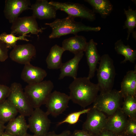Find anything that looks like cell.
<instances>
[{
    "instance_id": "obj_1",
    "label": "cell",
    "mask_w": 136,
    "mask_h": 136,
    "mask_svg": "<svg viewBox=\"0 0 136 136\" xmlns=\"http://www.w3.org/2000/svg\"><path fill=\"white\" fill-rule=\"evenodd\" d=\"M69 96L73 103L85 108L95 101L99 90L87 77L76 78L70 84Z\"/></svg>"
},
{
    "instance_id": "obj_2",
    "label": "cell",
    "mask_w": 136,
    "mask_h": 136,
    "mask_svg": "<svg viewBox=\"0 0 136 136\" xmlns=\"http://www.w3.org/2000/svg\"><path fill=\"white\" fill-rule=\"evenodd\" d=\"M75 18L70 16L62 19H57L50 23H45V25L50 26L52 28L51 33L49 38L50 39L58 38L61 36L72 34L77 35L81 31H100L99 26L93 27L87 26L81 22L75 20Z\"/></svg>"
},
{
    "instance_id": "obj_3",
    "label": "cell",
    "mask_w": 136,
    "mask_h": 136,
    "mask_svg": "<svg viewBox=\"0 0 136 136\" xmlns=\"http://www.w3.org/2000/svg\"><path fill=\"white\" fill-rule=\"evenodd\" d=\"M97 71L98 85L100 93H104L112 89L116 75L113 61L109 54L100 57Z\"/></svg>"
},
{
    "instance_id": "obj_4",
    "label": "cell",
    "mask_w": 136,
    "mask_h": 136,
    "mask_svg": "<svg viewBox=\"0 0 136 136\" xmlns=\"http://www.w3.org/2000/svg\"><path fill=\"white\" fill-rule=\"evenodd\" d=\"M54 87L50 80H44L34 84H28L24 93L30 104L35 109L45 105Z\"/></svg>"
},
{
    "instance_id": "obj_5",
    "label": "cell",
    "mask_w": 136,
    "mask_h": 136,
    "mask_svg": "<svg viewBox=\"0 0 136 136\" xmlns=\"http://www.w3.org/2000/svg\"><path fill=\"white\" fill-rule=\"evenodd\" d=\"M123 99L120 90L112 89L98 95L92 107L110 116L121 107Z\"/></svg>"
},
{
    "instance_id": "obj_6",
    "label": "cell",
    "mask_w": 136,
    "mask_h": 136,
    "mask_svg": "<svg viewBox=\"0 0 136 136\" xmlns=\"http://www.w3.org/2000/svg\"><path fill=\"white\" fill-rule=\"evenodd\" d=\"M10 91L7 99L13 105L20 115L29 117L34 109L28 101L19 83L14 82L10 87Z\"/></svg>"
},
{
    "instance_id": "obj_7",
    "label": "cell",
    "mask_w": 136,
    "mask_h": 136,
    "mask_svg": "<svg viewBox=\"0 0 136 136\" xmlns=\"http://www.w3.org/2000/svg\"><path fill=\"white\" fill-rule=\"evenodd\" d=\"M49 3L54 6L57 10L63 11L68 16L74 18H80L86 19L90 21L96 19L95 14L92 10L84 5L78 3L69 2H60L51 1Z\"/></svg>"
},
{
    "instance_id": "obj_8",
    "label": "cell",
    "mask_w": 136,
    "mask_h": 136,
    "mask_svg": "<svg viewBox=\"0 0 136 136\" xmlns=\"http://www.w3.org/2000/svg\"><path fill=\"white\" fill-rule=\"evenodd\" d=\"M48 115L40 108L34 109L28 119V129L35 136H45L49 132L51 122Z\"/></svg>"
},
{
    "instance_id": "obj_9",
    "label": "cell",
    "mask_w": 136,
    "mask_h": 136,
    "mask_svg": "<svg viewBox=\"0 0 136 136\" xmlns=\"http://www.w3.org/2000/svg\"><path fill=\"white\" fill-rule=\"evenodd\" d=\"M87 114L82 130L91 136H96L105 128L108 116L92 107Z\"/></svg>"
},
{
    "instance_id": "obj_10",
    "label": "cell",
    "mask_w": 136,
    "mask_h": 136,
    "mask_svg": "<svg viewBox=\"0 0 136 136\" xmlns=\"http://www.w3.org/2000/svg\"><path fill=\"white\" fill-rule=\"evenodd\" d=\"M36 19L32 15L19 17L12 23L11 33L22 36L30 33L39 37L46 28L39 27Z\"/></svg>"
},
{
    "instance_id": "obj_11",
    "label": "cell",
    "mask_w": 136,
    "mask_h": 136,
    "mask_svg": "<svg viewBox=\"0 0 136 136\" xmlns=\"http://www.w3.org/2000/svg\"><path fill=\"white\" fill-rule=\"evenodd\" d=\"M70 100L69 95L64 93L56 90L52 92L45 104L47 108L46 113L54 117L59 115L68 107Z\"/></svg>"
},
{
    "instance_id": "obj_12",
    "label": "cell",
    "mask_w": 136,
    "mask_h": 136,
    "mask_svg": "<svg viewBox=\"0 0 136 136\" xmlns=\"http://www.w3.org/2000/svg\"><path fill=\"white\" fill-rule=\"evenodd\" d=\"M36 53L35 47L31 44L28 43L16 45L10 52L9 56L12 61L24 65L30 63Z\"/></svg>"
},
{
    "instance_id": "obj_13",
    "label": "cell",
    "mask_w": 136,
    "mask_h": 136,
    "mask_svg": "<svg viewBox=\"0 0 136 136\" xmlns=\"http://www.w3.org/2000/svg\"><path fill=\"white\" fill-rule=\"evenodd\" d=\"M29 0H6L4 13L5 17L12 23L24 11L30 9Z\"/></svg>"
},
{
    "instance_id": "obj_14",
    "label": "cell",
    "mask_w": 136,
    "mask_h": 136,
    "mask_svg": "<svg viewBox=\"0 0 136 136\" xmlns=\"http://www.w3.org/2000/svg\"><path fill=\"white\" fill-rule=\"evenodd\" d=\"M30 9L32 16L40 20L55 18L57 10L55 7L47 0H37L31 5Z\"/></svg>"
},
{
    "instance_id": "obj_15",
    "label": "cell",
    "mask_w": 136,
    "mask_h": 136,
    "mask_svg": "<svg viewBox=\"0 0 136 136\" xmlns=\"http://www.w3.org/2000/svg\"><path fill=\"white\" fill-rule=\"evenodd\" d=\"M47 75V72L45 70L34 66L30 63L24 65L21 78L28 84H30L42 81Z\"/></svg>"
},
{
    "instance_id": "obj_16",
    "label": "cell",
    "mask_w": 136,
    "mask_h": 136,
    "mask_svg": "<svg viewBox=\"0 0 136 136\" xmlns=\"http://www.w3.org/2000/svg\"><path fill=\"white\" fill-rule=\"evenodd\" d=\"M97 43L93 39L87 42L85 51L89 71L87 77L90 79L94 76L97 68V64L99 63L100 56L98 53L97 46Z\"/></svg>"
},
{
    "instance_id": "obj_17",
    "label": "cell",
    "mask_w": 136,
    "mask_h": 136,
    "mask_svg": "<svg viewBox=\"0 0 136 136\" xmlns=\"http://www.w3.org/2000/svg\"><path fill=\"white\" fill-rule=\"evenodd\" d=\"M128 118L121 107L112 115L108 116L105 129L115 134L122 132Z\"/></svg>"
},
{
    "instance_id": "obj_18",
    "label": "cell",
    "mask_w": 136,
    "mask_h": 136,
    "mask_svg": "<svg viewBox=\"0 0 136 136\" xmlns=\"http://www.w3.org/2000/svg\"><path fill=\"white\" fill-rule=\"evenodd\" d=\"M84 54L81 52L75 55L74 57L68 61L62 63L60 68V73L58 79H63L65 77H70L74 79L77 78L79 63Z\"/></svg>"
},
{
    "instance_id": "obj_19",
    "label": "cell",
    "mask_w": 136,
    "mask_h": 136,
    "mask_svg": "<svg viewBox=\"0 0 136 136\" xmlns=\"http://www.w3.org/2000/svg\"><path fill=\"white\" fill-rule=\"evenodd\" d=\"M87 42L84 36L77 35L64 40L62 43V47L64 51H68L75 55L84 52Z\"/></svg>"
},
{
    "instance_id": "obj_20",
    "label": "cell",
    "mask_w": 136,
    "mask_h": 136,
    "mask_svg": "<svg viewBox=\"0 0 136 136\" xmlns=\"http://www.w3.org/2000/svg\"><path fill=\"white\" fill-rule=\"evenodd\" d=\"M25 117L20 115L8 123L5 131L15 136H23L28 129Z\"/></svg>"
},
{
    "instance_id": "obj_21",
    "label": "cell",
    "mask_w": 136,
    "mask_h": 136,
    "mask_svg": "<svg viewBox=\"0 0 136 136\" xmlns=\"http://www.w3.org/2000/svg\"><path fill=\"white\" fill-rule=\"evenodd\" d=\"M128 71L121 84L120 92L123 98L126 96H136V68Z\"/></svg>"
},
{
    "instance_id": "obj_22",
    "label": "cell",
    "mask_w": 136,
    "mask_h": 136,
    "mask_svg": "<svg viewBox=\"0 0 136 136\" xmlns=\"http://www.w3.org/2000/svg\"><path fill=\"white\" fill-rule=\"evenodd\" d=\"M64 51L62 47L57 44L51 48L46 59L48 69L54 70L60 69L62 63V55Z\"/></svg>"
},
{
    "instance_id": "obj_23",
    "label": "cell",
    "mask_w": 136,
    "mask_h": 136,
    "mask_svg": "<svg viewBox=\"0 0 136 136\" xmlns=\"http://www.w3.org/2000/svg\"><path fill=\"white\" fill-rule=\"evenodd\" d=\"M90 4L94 13L99 14L101 17L105 19L109 16L113 10V5L109 0H85Z\"/></svg>"
},
{
    "instance_id": "obj_24",
    "label": "cell",
    "mask_w": 136,
    "mask_h": 136,
    "mask_svg": "<svg viewBox=\"0 0 136 136\" xmlns=\"http://www.w3.org/2000/svg\"><path fill=\"white\" fill-rule=\"evenodd\" d=\"M18 113L15 107L7 99L0 103V121L3 124L14 118Z\"/></svg>"
},
{
    "instance_id": "obj_25",
    "label": "cell",
    "mask_w": 136,
    "mask_h": 136,
    "mask_svg": "<svg viewBox=\"0 0 136 136\" xmlns=\"http://www.w3.org/2000/svg\"><path fill=\"white\" fill-rule=\"evenodd\" d=\"M115 51L118 54L123 56L124 59L121 63L127 61L134 63L136 59V50L133 49L128 44H124L121 39L117 40L115 43Z\"/></svg>"
},
{
    "instance_id": "obj_26",
    "label": "cell",
    "mask_w": 136,
    "mask_h": 136,
    "mask_svg": "<svg viewBox=\"0 0 136 136\" xmlns=\"http://www.w3.org/2000/svg\"><path fill=\"white\" fill-rule=\"evenodd\" d=\"M121 108L129 118L136 119V96L128 95L123 97Z\"/></svg>"
},
{
    "instance_id": "obj_27",
    "label": "cell",
    "mask_w": 136,
    "mask_h": 136,
    "mask_svg": "<svg viewBox=\"0 0 136 136\" xmlns=\"http://www.w3.org/2000/svg\"><path fill=\"white\" fill-rule=\"evenodd\" d=\"M124 11L126 19L123 27V29H127L126 39L128 40L130 33L134 31V28L136 27V10H134L129 6L127 10L124 9Z\"/></svg>"
},
{
    "instance_id": "obj_28",
    "label": "cell",
    "mask_w": 136,
    "mask_h": 136,
    "mask_svg": "<svg viewBox=\"0 0 136 136\" xmlns=\"http://www.w3.org/2000/svg\"><path fill=\"white\" fill-rule=\"evenodd\" d=\"M30 36L24 35L16 36L14 34H8L4 32L0 34V40L4 43L9 49L14 48L17 45V42L18 40H23L28 41L29 40L26 37H30Z\"/></svg>"
},
{
    "instance_id": "obj_29",
    "label": "cell",
    "mask_w": 136,
    "mask_h": 136,
    "mask_svg": "<svg viewBox=\"0 0 136 136\" xmlns=\"http://www.w3.org/2000/svg\"><path fill=\"white\" fill-rule=\"evenodd\" d=\"M91 108L84 109L82 110L74 112L69 114L64 120L59 122L57 125H60L64 123H67L71 125L74 124L78 122L80 116L83 114L87 113Z\"/></svg>"
},
{
    "instance_id": "obj_30",
    "label": "cell",
    "mask_w": 136,
    "mask_h": 136,
    "mask_svg": "<svg viewBox=\"0 0 136 136\" xmlns=\"http://www.w3.org/2000/svg\"><path fill=\"white\" fill-rule=\"evenodd\" d=\"M122 132L125 134L136 135V119L128 118Z\"/></svg>"
},
{
    "instance_id": "obj_31",
    "label": "cell",
    "mask_w": 136,
    "mask_h": 136,
    "mask_svg": "<svg viewBox=\"0 0 136 136\" xmlns=\"http://www.w3.org/2000/svg\"><path fill=\"white\" fill-rule=\"evenodd\" d=\"M8 49L6 45L0 40V62H4L8 58Z\"/></svg>"
},
{
    "instance_id": "obj_32",
    "label": "cell",
    "mask_w": 136,
    "mask_h": 136,
    "mask_svg": "<svg viewBox=\"0 0 136 136\" xmlns=\"http://www.w3.org/2000/svg\"><path fill=\"white\" fill-rule=\"evenodd\" d=\"M9 87L0 82V103L7 99L10 93Z\"/></svg>"
},
{
    "instance_id": "obj_33",
    "label": "cell",
    "mask_w": 136,
    "mask_h": 136,
    "mask_svg": "<svg viewBox=\"0 0 136 136\" xmlns=\"http://www.w3.org/2000/svg\"><path fill=\"white\" fill-rule=\"evenodd\" d=\"M72 134L70 130H66L59 134L56 133L54 131L48 132L45 136H71Z\"/></svg>"
},
{
    "instance_id": "obj_34",
    "label": "cell",
    "mask_w": 136,
    "mask_h": 136,
    "mask_svg": "<svg viewBox=\"0 0 136 136\" xmlns=\"http://www.w3.org/2000/svg\"><path fill=\"white\" fill-rule=\"evenodd\" d=\"M71 136H91L82 130H76L72 133Z\"/></svg>"
},
{
    "instance_id": "obj_35",
    "label": "cell",
    "mask_w": 136,
    "mask_h": 136,
    "mask_svg": "<svg viewBox=\"0 0 136 136\" xmlns=\"http://www.w3.org/2000/svg\"><path fill=\"white\" fill-rule=\"evenodd\" d=\"M115 133L105 128L96 136H115Z\"/></svg>"
},
{
    "instance_id": "obj_36",
    "label": "cell",
    "mask_w": 136,
    "mask_h": 136,
    "mask_svg": "<svg viewBox=\"0 0 136 136\" xmlns=\"http://www.w3.org/2000/svg\"><path fill=\"white\" fill-rule=\"evenodd\" d=\"M5 126L0 121V134L5 131Z\"/></svg>"
},
{
    "instance_id": "obj_37",
    "label": "cell",
    "mask_w": 136,
    "mask_h": 136,
    "mask_svg": "<svg viewBox=\"0 0 136 136\" xmlns=\"http://www.w3.org/2000/svg\"><path fill=\"white\" fill-rule=\"evenodd\" d=\"M0 136H15L5 131L0 134Z\"/></svg>"
},
{
    "instance_id": "obj_38",
    "label": "cell",
    "mask_w": 136,
    "mask_h": 136,
    "mask_svg": "<svg viewBox=\"0 0 136 136\" xmlns=\"http://www.w3.org/2000/svg\"><path fill=\"white\" fill-rule=\"evenodd\" d=\"M115 136H125V134L122 132L115 134Z\"/></svg>"
},
{
    "instance_id": "obj_39",
    "label": "cell",
    "mask_w": 136,
    "mask_h": 136,
    "mask_svg": "<svg viewBox=\"0 0 136 136\" xmlns=\"http://www.w3.org/2000/svg\"><path fill=\"white\" fill-rule=\"evenodd\" d=\"M132 36L133 38H134L136 40V31H134L132 33Z\"/></svg>"
},
{
    "instance_id": "obj_40",
    "label": "cell",
    "mask_w": 136,
    "mask_h": 136,
    "mask_svg": "<svg viewBox=\"0 0 136 136\" xmlns=\"http://www.w3.org/2000/svg\"><path fill=\"white\" fill-rule=\"evenodd\" d=\"M23 136H35L33 134L31 135L28 133H27Z\"/></svg>"
},
{
    "instance_id": "obj_41",
    "label": "cell",
    "mask_w": 136,
    "mask_h": 136,
    "mask_svg": "<svg viewBox=\"0 0 136 136\" xmlns=\"http://www.w3.org/2000/svg\"><path fill=\"white\" fill-rule=\"evenodd\" d=\"M125 136H136V135L131 134H125Z\"/></svg>"
}]
</instances>
